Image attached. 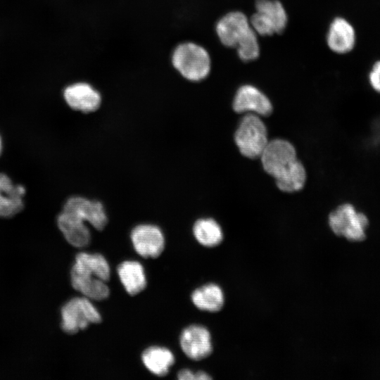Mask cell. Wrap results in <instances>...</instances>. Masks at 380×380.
Returning <instances> with one entry per match:
<instances>
[{"mask_svg": "<svg viewBox=\"0 0 380 380\" xmlns=\"http://www.w3.org/2000/svg\"><path fill=\"white\" fill-rule=\"evenodd\" d=\"M255 6V12L249 21L258 35L281 34L285 30L288 17L281 2L277 0H257Z\"/></svg>", "mask_w": 380, "mask_h": 380, "instance_id": "obj_4", "label": "cell"}, {"mask_svg": "<svg viewBox=\"0 0 380 380\" xmlns=\"http://www.w3.org/2000/svg\"><path fill=\"white\" fill-rule=\"evenodd\" d=\"M63 210L72 213L99 231L103 230L108 223L104 206L99 201L72 196L65 201Z\"/></svg>", "mask_w": 380, "mask_h": 380, "instance_id": "obj_11", "label": "cell"}, {"mask_svg": "<svg viewBox=\"0 0 380 380\" xmlns=\"http://www.w3.org/2000/svg\"><path fill=\"white\" fill-rule=\"evenodd\" d=\"M70 280L72 287L90 300H103L109 296L110 289L106 281L75 264L70 272Z\"/></svg>", "mask_w": 380, "mask_h": 380, "instance_id": "obj_12", "label": "cell"}, {"mask_svg": "<svg viewBox=\"0 0 380 380\" xmlns=\"http://www.w3.org/2000/svg\"><path fill=\"white\" fill-rule=\"evenodd\" d=\"M61 327L63 331L75 334L85 329L90 324H97L102 318L90 301L82 296L75 297L68 300L61 309Z\"/></svg>", "mask_w": 380, "mask_h": 380, "instance_id": "obj_5", "label": "cell"}, {"mask_svg": "<svg viewBox=\"0 0 380 380\" xmlns=\"http://www.w3.org/2000/svg\"><path fill=\"white\" fill-rule=\"evenodd\" d=\"M251 30L249 20L240 11L225 14L215 25L220 41L224 46L230 48H236Z\"/></svg>", "mask_w": 380, "mask_h": 380, "instance_id": "obj_8", "label": "cell"}, {"mask_svg": "<svg viewBox=\"0 0 380 380\" xmlns=\"http://www.w3.org/2000/svg\"><path fill=\"white\" fill-rule=\"evenodd\" d=\"M1 140L0 137V154H1Z\"/></svg>", "mask_w": 380, "mask_h": 380, "instance_id": "obj_27", "label": "cell"}, {"mask_svg": "<svg viewBox=\"0 0 380 380\" xmlns=\"http://www.w3.org/2000/svg\"><path fill=\"white\" fill-rule=\"evenodd\" d=\"M234 140L243 156L251 159L260 158L269 141L266 126L259 115L249 113L243 116Z\"/></svg>", "mask_w": 380, "mask_h": 380, "instance_id": "obj_2", "label": "cell"}, {"mask_svg": "<svg viewBox=\"0 0 380 380\" xmlns=\"http://www.w3.org/2000/svg\"><path fill=\"white\" fill-rule=\"evenodd\" d=\"M179 380H196L195 373L187 369L179 371L177 374Z\"/></svg>", "mask_w": 380, "mask_h": 380, "instance_id": "obj_25", "label": "cell"}, {"mask_svg": "<svg viewBox=\"0 0 380 380\" xmlns=\"http://www.w3.org/2000/svg\"><path fill=\"white\" fill-rule=\"evenodd\" d=\"M233 109L238 113L249 112L267 116L272 111L270 99L257 87L246 84L240 87L234 98Z\"/></svg>", "mask_w": 380, "mask_h": 380, "instance_id": "obj_13", "label": "cell"}, {"mask_svg": "<svg viewBox=\"0 0 380 380\" xmlns=\"http://www.w3.org/2000/svg\"><path fill=\"white\" fill-rule=\"evenodd\" d=\"M57 224L66 241L77 248L87 246L91 234L85 222L76 215L62 210L57 218Z\"/></svg>", "mask_w": 380, "mask_h": 380, "instance_id": "obj_14", "label": "cell"}, {"mask_svg": "<svg viewBox=\"0 0 380 380\" xmlns=\"http://www.w3.org/2000/svg\"><path fill=\"white\" fill-rule=\"evenodd\" d=\"M25 193L23 186L14 185L6 175L0 173V217H11L21 212Z\"/></svg>", "mask_w": 380, "mask_h": 380, "instance_id": "obj_15", "label": "cell"}, {"mask_svg": "<svg viewBox=\"0 0 380 380\" xmlns=\"http://www.w3.org/2000/svg\"><path fill=\"white\" fill-rule=\"evenodd\" d=\"M174 70L184 80L198 82L204 80L211 70L208 51L201 44L186 41L177 44L170 55Z\"/></svg>", "mask_w": 380, "mask_h": 380, "instance_id": "obj_1", "label": "cell"}, {"mask_svg": "<svg viewBox=\"0 0 380 380\" xmlns=\"http://www.w3.org/2000/svg\"><path fill=\"white\" fill-rule=\"evenodd\" d=\"M179 343L183 353L193 360H201L213 352L210 334L201 325L186 327L181 333Z\"/></svg>", "mask_w": 380, "mask_h": 380, "instance_id": "obj_10", "label": "cell"}, {"mask_svg": "<svg viewBox=\"0 0 380 380\" xmlns=\"http://www.w3.org/2000/svg\"><path fill=\"white\" fill-rule=\"evenodd\" d=\"M193 234L197 241L205 247H214L223 240L220 224L213 218H201L195 222Z\"/></svg>", "mask_w": 380, "mask_h": 380, "instance_id": "obj_20", "label": "cell"}, {"mask_svg": "<svg viewBox=\"0 0 380 380\" xmlns=\"http://www.w3.org/2000/svg\"><path fill=\"white\" fill-rule=\"evenodd\" d=\"M260 158L265 171L274 179L287 172L298 160L294 146L281 139L268 141Z\"/></svg>", "mask_w": 380, "mask_h": 380, "instance_id": "obj_6", "label": "cell"}, {"mask_svg": "<svg viewBox=\"0 0 380 380\" xmlns=\"http://www.w3.org/2000/svg\"><path fill=\"white\" fill-rule=\"evenodd\" d=\"M195 376L196 380H208L212 379L207 373L202 371L195 373Z\"/></svg>", "mask_w": 380, "mask_h": 380, "instance_id": "obj_26", "label": "cell"}, {"mask_svg": "<svg viewBox=\"0 0 380 380\" xmlns=\"http://www.w3.org/2000/svg\"><path fill=\"white\" fill-rule=\"evenodd\" d=\"M130 238L136 252L144 258H158L165 248L163 233L154 224L137 225L132 229Z\"/></svg>", "mask_w": 380, "mask_h": 380, "instance_id": "obj_7", "label": "cell"}, {"mask_svg": "<svg viewBox=\"0 0 380 380\" xmlns=\"http://www.w3.org/2000/svg\"><path fill=\"white\" fill-rule=\"evenodd\" d=\"M75 264L94 272L99 279L108 281L110 269L106 259L100 253L81 252L75 257Z\"/></svg>", "mask_w": 380, "mask_h": 380, "instance_id": "obj_21", "label": "cell"}, {"mask_svg": "<svg viewBox=\"0 0 380 380\" xmlns=\"http://www.w3.org/2000/svg\"><path fill=\"white\" fill-rule=\"evenodd\" d=\"M239 58L245 62L256 60L260 55L258 34L252 30L235 48Z\"/></svg>", "mask_w": 380, "mask_h": 380, "instance_id": "obj_23", "label": "cell"}, {"mask_svg": "<svg viewBox=\"0 0 380 380\" xmlns=\"http://www.w3.org/2000/svg\"><path fill=\"white\" fill-rule=\"evenodd\" d=\"M117 271L122 284L129 295L135 296L146 288L144 270L138 261H124L118 265Z\"/></svg>", "mask_w": 380, "mask_h": 380, "instance_id": "obj_17", "label": "cell"}, {"mask_svg": "<svg viewBox=\"0 0 380 380\" xmlns=\"http://www.w3.org/2000/svg\"><path fill=\"white\" fill-rule=\"evenodd\" d=\"M63 97L72 109L84 113L96 111L102 103L99 91L86 82H77L67 86L63 90Z\"/></svg>", "mask_w": 380, "mask_h": 380, "instance_id": "obj_9", "label": "cell"}, {"mask_svg": "<svg viewBox=\"0 0 380 380\" xmlns=\"http://www.w3.org/2000/svg\"><path fill=\"white\" fill-rule=\"evenodd\" d=\"M369 82L372 89L380 94V61L374 64L369 75Z\"/></svg>", "mask_w": 380, "mask_h": 380, "instance_id": "obj_24", "label": "cell"}, {"mask_svg": "<svg viewBox=\"0 0 380 380\" xmlns=\"http://www.w3.org/2000/svg\"><path fill=\"white\" fill-rule=\"evenodd\" d=\"M275 179L277 187L282 191L295 192L303 187L306 172L303 165L298 160L288 172Z\"/></svg>", "mask_w": 380, "mask_h": 380, "instance_id": "obj_22", "label": "cell"}, {"mask_svg": "<svg viewBox=\"0 0 380 380\" xmlns=\"http://www.w3.org/2000/svg\"><path fill=\"white\" fill-rule=\"evenodd\" d=\"M144 366L158 376H165L175 363V356L167 348L160 346H151L141 355Z\"/></svg>", "mask_w": 380, "mask_h": 380, "instance_id": "obj_19", "label": "cell"}, {"mask_svg": "<svg viewBox=\"0 0 380 380\" xmlns=\"http://www.w3.org/2000/svg\"><path fill=\"white\" fill-rule=\"evenodd\" d=\"M328 221L331 229L337 236L353 241H360L366 238L368 217L350 203L338 205L329 214Z\"/></svg>", "mask_w": 380, "mask_h": 380, "instance_id": "obj_3", "label": "cell"}, {"mask_svg": "<svg viewBox=\"0 0 380 380\" xmlns=\"http://www.w3.org/2000/svg\"><path fill=\"white\" fill-rule=\"evenodd\" d=\"M194 305L201 310L215 312L224 304L222 289L215 284H207L196 289L191 294Z\"/></svg>", "mask_w": 380, "mask_h": 380, "instance_id": "obj_18", "label": "cell"}, {"mask_svg": "<svg viewBox=\"0 0 380 380\" xmlns=\"http://www.w3.org/2000/svg\"><path fill=\"white\" fill-rule=\"evenodd\" d=\"M327 42L332 51L340 54L347 53L355 46V30L346 19L336 18L329 26Z\"/></svg>", "mask_w": 380, "mask_h": 380, "instance_id": "obj_16", "label": "cell"}]
</instances>
